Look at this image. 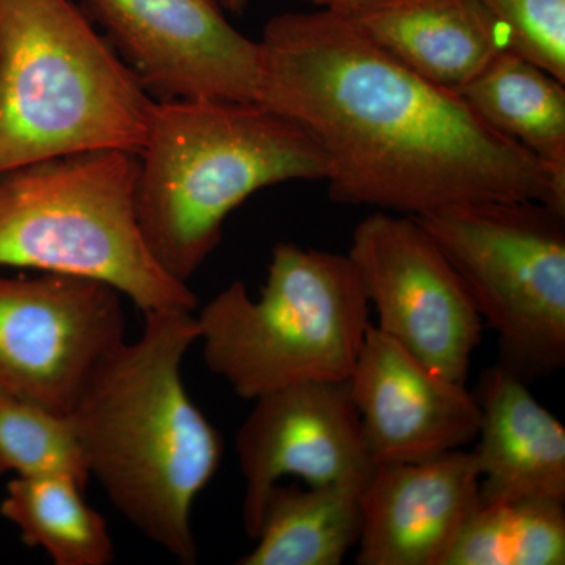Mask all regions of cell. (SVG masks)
<instances>
[{
	"label": "cell",
	"mask_w": 565,
	"mask_h": 565,
	"mask_svg": "<svg viewBox=\"0 0 565 565\" xmlns=\"http://www.w3.org/2000/svg\"><path fill=\"white\" fill-rule=\"evenodd\" d=\"M217 2L221 3L223 10L241 14L247 9L250 0H217Z\"/></svg>",
	"instance_id": "23"
},
{
	"label": "cell",
	"mask_w": 565,
	"mask_h": 565,
	"mask_svg": "<svg viewBox=\"0 0 565 565\" xmlns=\"http://www.w3.org/2000/svg\"><path fill=\"white\" fill-rule=\"evenodd\" d=\"M199 341L195 311L145 313L143 332L96 364L70 412L90 478L131 525L195 564L192 509L217 473L222 435L182 381Z\"/></svg>",
	"instance_id": "2"
},
{
	"label": "cell",
	"mask_w": 565,
	"mask_h": 565,
	"mask_svg": "<svg viewBox=\"0 0 565 565\" xmlns=\"http://www.w3.org/2000/svg\"><path fill=\"white\" fill-rule=\"evenodd\" d=\"M478 462L465 449L375 465L362 490L359 565H444L481 503Z\"/></svg>",
	"instance_id": "13"
},
{
	"label": "cell",
	"mask_w": 565,
	"mask_h": 565,
	"mask_svg": "<svg viewBox=\"0 0 565 565\" xmlns=\"http://www.w3.org/2000/svg\"><path fill=\"white\" fill-rule=\"evenodd\" d=\"M564 82L503 51L459 95L490 128L539 159L565 189Z\"/></svg>",
	"instance_id": "17"
},
{
	"label": "cell",
	"mask_w": 565,
	"mask_h": 565,
	"mask_svg": "<svg viewBox=\"0 0 565 565\" xmlns=\"http://www.w3.org/2000/svg\"><path fill=\"white\" fill-rule=\"evenodd\" d=\"M500 22L505 51L565 84V0H482Z\"/></svg>",
	"instance_id": "21"
},
{
	"label": "cell",
	"mask_w": 565,
	"mask_h": 565,
	"mask_svg": "<svg viewBox=\"0 0 565 565\" xmlns=\"http://www.w3.org/2000/svg\"><path fill=\"white\" fill-rule=\"evenodd\" d=\"M253 403L236 435L248 537L258 534L267 498L286 476L311 487L366 484L375 463L349 379L285 386Z\"/></svg>",
	"instance_id": "11"
},
{
	"label": "cell",
	"mask_w": 565,
	"mask_h": 565,
	"mask_svg": "<svg viewBox=\"0 0 565 565\" xmlns=\"http://www.w3.org/2000/svg\"><path fill=\"white\" fill-rule=\"evenodd\" d=\"M349 386L375 465L433 459L478 437L481 408L467 384L435 373L374 323Z\"/></svg>",
	"instance_id": "12"
},
{
	"label": "cell",
	"mask_w": 565,
	"mask_h": 565,
	"mask_svg": "<svg viewBox=\"0 0 565 565\" xmlns=\"http://www.w3.org/2000/svg\"><path fill=\"white\" fill-rule=\"evenodd\" d=\"M156 99L74 0H0V174L139 154Z\"/></svg>",
	"instance_id": "4"
},
{
	"label": "cell",
	"mask_w": 565,
	"mask_h": 565,
	"mask_svg": "<svg viewBox=\"0 0 565 565\" xmlns=\"http://www.w3.org/2000/svg\"><path fill=\"white\" fill-rule=\"evenodd\" d=\"M84 490L71 476H14L0 514L20 530L25 545L44 550L55 565H109L115 559L109 527Z\"/></svg>",
	"instance_id": "18"
},
{
	"label": "cell",
	"mask_w": 565,
	"mask_h": 565,
	"mask_svg": "<svg viewBox=\"0 0 565 565\" xmlns=\"http://www.w3.org/2000/svg\"><path fill=\"white\" fill-rule=\"evenodd\" d=\"M526 384L498 363L479 379L481 419L471 452L481 473V503H565V429Z\"/></svg>",
	"instance_id": "14"
},
{
	"label": "cell",
	"mask_w": 565,
	"mask_h": 565,
	"mask_svg": "<svg viewBox=\"0 0 565 565\" xmlns=\"http://www.w3.org/2000/svg\"><path fill=\"white\" fill-rule=\"evenodd\" d=\"M300 2L313 3L321 10L344 11L366 0H300Z\"/></svg>",
	"instance_id": "22"
},
{
	"label": "cell",
	"mask_w": 565,
	"mask_h": 565,
	"mask_svg": "<svg viewBox=\"0 0 565 565\" xmlns=\"http://www.w3.org/2000/svg\"><path fill=\"white\" fill-rule=\"evenodd\" d=\"M363 487L277 484L264 505L252 552L239 565H340L363 526Z\"/></svg>",
	"instance_id": "16"
},
{
	"label": "cell",
	"mask_w": 565,
	"mask_h": 565,
	"mask_svg": "<svg viewBox=\"0 0 565 565\" xmlns=\"http://www.w3.org/2000/svg\"><path fill=\"white\" fill-rule=\"evenodd\" d=\"M564 503H479L444 565H564Z\"/></svg>",
	"instance_id": "19"
},
{
	"label": "cell",
	"mask_w": 565,
	"mask_h": 565,
	"mask_svg": "<svg viewBox=\"0 0 565 565\" xmlns=\"http://www.w3.org/2000/svg\"><path fill=\"white\" fill-rule=\"evenodd\" d=\"M375 46L440 87L459 92L505 36L482 0H366L338 11Z\"/></svg>",
	"instance_id": "15"
},
{
	"label": "cell",
	"mask_w": 565,
	"mask_h": 565,
	"mask_svg": "<svg viewBox=\"0 0 565 565\" xmlns=\"http://www.w3.org/2000/svg\"><path fill=\"white\" fill-rule=\"evenodd\" d=\"M137 159L141 237L163 273L185 285L221 244L226 218L253 193L329 178L313 137L256 102H156Z\"/></svg>",
	"instance_id": "3"
},
{
	"label": "cell",
	"mask_w": 565,
	"mask_h": 565,
	"mask_svg": "<svg viewBox=\"0 0 565 565\" xmlns=\"http://www.w3.org/2000/svg\"><path fill=\"white\" fill-rule=\"evenodd\" d=\"M348 256L377 315L374 326L435 373L467 384L484 322L422 223L375 211L353 230Z\"/></svg>",
	"instance_id": "8"
},
{
	"label": "cell",
	"mask_w": 565,
	"mask_h": 565,
	"mask_svg": "<svg viewBox=\"0 0 565 565\" xmlns=\"http://www.w3.org/2000/svg\"><path fill=\"white\" fill-rule=\"evenodd\" d=\"M71 476L90 481L73 419L0 393V476Z\"/></svg>",
	"instance_id": "20"
},
{
	"label": "cell",
	"mask_w": 565,
	"mask_h": 565,
	"mask_svg": "<svg viewBox=\"0 0 565 565\" xmlns=\"http://www.w3.org/2000/svg\"><path fill=\"white\" fill-rule=\"evenodd\" d=\"M258 43L256 103L313 137L334 202L412 217L501 200L565 212V189L544 163L338 11L277 14Z\"/></svg>",
	"instance_id": "1"
},
{
	"label": "cell",
	"mask_w": 565,
	"mask_h": 565,
	"mask_svg": "<svg viewBox=\"0 0 565 565\" xmlns=\"http://www.w3.org/2000/svg\"><path fill=\"white\" fill-rule=\"evenodd\" d=\"M370 313L348 255L280 243L258 299L234 281L195 318L211 373L255 401L289 385L348 381Z\"/></svg>",
	"instance_id": "6"
},
{
	"label": "cell",
	"mask_w": 565,
	"mask_h": 565,
	"mask_svg": "<svg viewBox=\"0 0 565 565\" xmlns=\"http://www.w3.org/2000/svg\"><path fill=\"white\" fill-rule=\"evenodd\" d=\"M125 333L122 296L107 282L0 274V393L68 415Z\"/></svg>",
	"instance_id": "9"
},
{
	"label": "cell",
	"mask_w": 565,
	"mask_h": 565,
	"mask_svg": "<svg viewBox=\"0 0 565 565\" xmlns=\"http://www.w3.org/2000/svg\"><path fill=\"white\" fill-rule=\"evenodd\" d=\"M139 159L92 151L0 174V269L107 282L141 313L199 310L189 285L154 262L136 214Z\"/></svg>",
	"instance_id": "5"
},
{
	"label": "cell",
	"mask_w": 565,
	"mask_h": 565,
	"mask_svg": "<svg viewBox=\"0 0 565 565\" xmlns=\"http://www.w3.org/2000/svg\"><path fill=\"white\" fill-rule=\"evenodd\" d=\"M156 102H256L262 51L217 0H74Z\"/></svg>",
	"instance_id": "10"
},
{
	"label": "cell",
	"mask_w": 565,
	"mask_h": 565,
	"mask_svg": "<svg viewBox=\"0 0 565 565\" xmlns=\"http://www.w3.org/2000/svg\"><path fill=\"white\" fill-rule=\"evenodd\" d=\"M497 334L498 364L525 382L565 364V212L537 200L419 215Z\"/></svg>",
	"instance_id": "7"
}]
</instances>
